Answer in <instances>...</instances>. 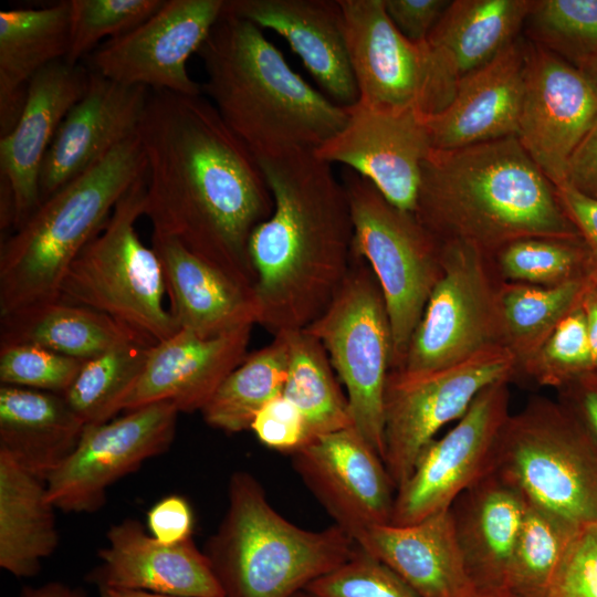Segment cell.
I'll return each mask as SVG.
<instances>
[{"instance_id": "6da1fadb", "label": "cell", "mask_w": 597, "mask_h": 597, "mask_svg": "<svg viewBox=\"0 0 597 597\" xmlns=\"http://www.w3.org/2000/svg\"><path fill=\"white\" fill-rule=\"evenodd\" d=\"M137 136L153 232L253 292L249 242L274 205L253 154L202 94L150 91Z\"/></svg>"}, {"instance_id": "7a4b0ae2", "label": "cell", "mask_w": 597, "mask_h": 597, "mask_svg": "<svg viewBox=\"0 0 597 597\" xmlns=\"http://www.w3.org/2000/svg\"><path fill=\"white\" fill-rule=\"evenodd\" d=\"M273 197L251 234L258 321L273 336L305 329L331 305L352 264L346 188L313 151L256 159Z\"/></svg>"}, {"instance_id": "3957f363", "label": "cell", "mask_w": 597, "mask_h": 597, "mask_svg": "<svg viewBox=\"0 0 597 597\" xmlns=\"http://www.w3.org/2000/svg\"><path fill=\"white\" fill-rule=\"evenodd\" d=\"M413 214L440 243L464 242L488 256L523 238L580 237L516 136L433 149Z\"/></svg>"}, {"instance_id": "277c9868", "label": "cell", "mask_w": 597, "mask_h": 597, "mask_svg": "<svg viewBox=\"0 0 597 597\" xmlns=\"http://www.w3.org/2000/svg\"><path fill=\"white\" fill-rule=\"evenodd\" d=\"M197 54L202 95L255 159L314 151L347 121L250 21L222 13Z\"/></svg>"}, {"instance_id": "5b68a950", "label": "cell", "mask_w": 597, "mask_h": 597, "mask_svg": "<svg viewBox=\"0 0 597 597\" xmlns=\"http://www.w3.org/2000/svg\"><path fill=\"white\" fill-rule=\"evenodd\" d=\"M144 176L146 160L135 135L41 201L1 242L0 316L59 300L72 261Z\"/></svg>"}, {"instance_id": "8992f818", "label": "cell", "mask_w": 597, "mask_h": 597, "mask_svg": "<svg viewBox=\"0 0 597 597\" xmlns=\"http://www.w3.org/2000/svg\"><path fill=\"white\" fill-rule=\"evenodd\" d=\"M228 494L227 512L203 549L226 597H294L357 547L336 524L310 531L284 519L248 472L231 475Z\"/></svg>"}, {"instance_id": "52a82bcc", "label": "cell", "mask_w": 597, "mask_h": 597, "mask_svg": "<svg viewBox=\"0 0 597 597\" xmlns=\"http://www.w3.org/2000/svg\"><path fill=\"white\" fill-rule=\"evenodd\" d=\"M145 191L146 176L124 193L104 228L72 261L59 300L104 313L157 343L179 328L164 305L160 261L135 228L144 216Z\"/></svg>"}, {"instance_id": "ba28073f", "label": "cell", "mask_w": 597, "mask_h": 597, "mask_svg": "<svg viewBox=\"0 0 597 597\" xmlns=\"http://www.w3.org/2000/svg\"><path fill=\"white\" fill-rule=\"evenodd\" d=\"M493 471L528 503L579 526L597 524V443L558 400L535 396L510 415Z\"/></svg>"}, {"instance_id": "9c48e42d", "label": "cell", "mask_w": 597, "mask_h": 597, "mask_svg": "<svg viewBox=\"0 0 597 597\" xmlns=\"http://www.w3.org/2000/svg\"><path fill=\"white\" fill-rule=\"evenodd\" d=\"M342 176L354 224L353 253L368 263L380 286L392 334L390 370L397 369L442 275L441 243L369 180L348 168Z\"/></svg>"}, {"instance_id": "30bf717a", "label": "cell", "mask_w": 597, "mask_h": 597, "mask_svg": "<svg viewBox=\"0 0 597 597\" xmlns=\"http://www.w3.org/2000/svg\"><path fill=\"white\" fill-rule=\"evenodd\" d=\"M305 329L321 341L346 389L353 427L383 459L392 334L380 286L363 258L353 253L337 295Z\"/></svg>"}, {"instance_id": "8fae6325", "label": "cell", "mask_w": 597, "mask_h": 597, "mask_svg": "<svg viewBox=\"0 0 597 597\" xmlns=\"http://www.w3.org/2000/svg\"><path fill=\"white\" fill-rule=\"evenodd\" d=\"M442 275L397 369L422 375L502 345L499 279L490 256L460 241L441 243Z\"/></svg>"}, {"instance_id": "7c38bea8", "label": "cell", "mask_w": 597, "mask_h": 597, "mask_svg": "<svg viewBox=\"0 0 597 597\" xmlns=\"http://www.w3.org/2000/svg\"><path fill=\"white\" fill-rule=\"evenodd\" d=\"M516 373V358L503 345L428 374L390 370L384 400L383 460L396 490L443 426L458 421L485 387L512 381Z\"/></svg>"}, {"instance_id": "4fadbf2b", "label": "cell", "mask_w": 597, "mask_h": 597, "mask_svg": "<svg viewBox=\"0 0 597 597\" xmlns=\"http://www.w3.org/2000/svg\"><path fill=\"white\" fill-rule=\"evenodd\" d=\"M510 384L485 387L457 423L423 449L396 490L391 524L417 523L450 509L463 491L493 471L499 438L511 415Z\"/></svg>"}, {"instance_id": "5bb4252c", "label": "cell", "mask_w": 597, "mask_h": 597, "mask_svg": "<svg viewBox=\"0 0 597 597\" xmlns=\"http://www.w3.org/2000/svg\"><path fill=\"white\" fill-rule=\"evenodd\" d=\"M178 413L172 404L161 401L85 426L73 452L45 480L52 504L65 513L100 510L113 483L170 448Z\"/></svg>"}, {"instance_id": "9a60e30c", "label": "cell", "mask_w": 597, "mask_h": 597, "mask_svg": "<svg viewBox=\"0 0 597 597\" xmlns=\"http://www.w3.org/2000/svg\"><path fill=\"white\" fill-rule=\"evenodd\" d=\"M224 0H165L132 31L106 40L88 56L87 67L115 82L182 95L202 94L187 61L222 14Z\"/></svg>"}, {"instance_id": "2e32d148", "label": "cell", "mask_w": 597, "mask_h": 597, "mask_svg": "<svg viewBox=\"0 0 597 597\" xmlns=\"http://www.w3.org/2000/svg\"><path fill=\"white\" fill-rule=\"evenodd\" d=\"M360 102L387 109L439 112L436 74L427 42L401 34L384 0H338Z\"/></svg>"}, {"instance_id": "e0dca14e", "label": "cell", "mask_w": 597, "mask_h": 597, "mask_svg": "<svg viewBox=\"0 0 597 597\" xmlns=\"http://www.w3.org/2000/svg\"><path fill=\"white\" fill-rule=\"evenodd\" d=\"M345 125L314 155L343 164L369 180L395 207L415 212L422 166L433 150L425 115L358 101L347 107Z\"/></svg>"}, {"instance_id": "ac0fdd59", "label": "cell", "mask_w": 597, "mask_h": 597, "mask_svg": "<svg viewBox=\"0 0 597 597\" xmlns=\"http://www.w3.org/2000/svg\"><path fill=\"white\" fill-rule=\"evenodd\" d=\"M596 122V86L576 65L531 44L516 138L555 187Z\"/></svg>"}, {"instance_id": "d6986e66", "label": "cell", "mask_w": 597, "mask_h": 597, "mask_svg": "<svg viewBox=\"0 0 597 597\" xmlns=\"http://www.w3.org/2000/svg\"><path fill=\"white\" fill-rule=\"evenodd\" d=\"M291 454L306 486L355 542L368 528L391 522L395 484L354 427L316 437Z\"/></svg>"}, {"instance_id": "ffe728a7", "label": "cell", "mask_w": 597, "mask_h": 597, "mask_svg": "<svg viewBox=\"0 0 597 597\" xmlns=\"http://www.w3.org/2000/svg\"><path fill=\"white\" fill-rule=\"evenodd\" d=\"M149 94L147 87L122 84L91 71L85 94L62 121L42 163L40 200L137 135Z\"/></svg>"}, {"instance_id": "44dd1931", "label": "cell", "mask_w": 597, "mask_h": 597, "mask_svg": "<svg viewBox=\"0 0 597 597\" xmlns=\"http://www.w3.org/2000/svg\"><path fill=\"white\" fill-rule=\"evenodd\" d=\"M91 71L82 63L57 60L30 82L25 103L13 129L0 138V178L10 186L13 231L40 205L39 178L59 126L85 94Z\"/></svg>"}, {"instance_id": "7402d4cb", "label": "cell", "mask_w": 597, "mask_h": 597, "mask_svg": "<svg viewBox=\"0 0 597 597\" xmlns=\"http://www.w3.org/2000/svg\"><path fill=\"white\" fill-rule=\"evenodd\" d=\"M101 564L88 574L98 588L144 590L176 597H226L211 564L192 538L159 542L126 519L107 531Z\"/></svg>"}, {"instance_id": "603a6c76", "label": "cell", "mask_w": 597, "mask_h": 597, "mask_svg": "<svg viewBox=\"0 0 597 597\" xmlns=\"http://www.w3.org/2000/svg\"><path fill=\"white\" fill-rule=\"evenodd\" d=\"M222 13L281 35L337 105L358 102L338 0H224Z\"/></svg>"}, {"instance_id": "cb8c5ba5", "label": "cell", "mask_w": 597, "mask_h": 597, "mask_svg": "<svg viewBox=\"0 0 597 597\" xmlns=\"http://www.w3.org/2000/svg\"><path fill=\"white\" fill-rule=\"evenodd\" d=\"M253 326L200 337L179 329L154 344L145 367L123 404L133 410L167 401L179 412L201 411L226 377L245 358Z\"/></svg>"}, {"instance_id": "d4e9b609", "label": "cell", "mask_w": 597, "mask_h": 597, "mask_svg": "<svg viewBox=\"0 0 597 597\" xmlns=\"http://www.w3.org/2000/svg\"><path fill=\"white\" fill-rule=\"evenodd\" d=\"M530 44L520 38L463 77L449 104L425 115L433 149L450 150L516 136Z\"/></svg>"}, {"instance_id": "484cf974", "label": "cell", "mask_w": 597, "mask_h": 597, "mask_svg": "<svg viewBox=\"0 0 597 597\" xmlns=\"http://www.w3.org/2000/svg\"><path fill=\"white\" fill-rule=\"evenodd\" d=\"M527 500L495 471L463 491L450 506L457 541L476 595L505 591Z\"/></svg>"}, {"instance_id": "4316f807", "label": "cell", "mask_w": 597, "mask_h": 597, "mask_svg": "<svg viewBox=\"0 0 597 597\" xmlns=\"http://www.w3.org/2000/svg\"><path fill=\"white\" fill-rule=\"evenodd\" d=\"M356 543L395 572L419 597H476L450 509L408 525H375Z\"/></svg>"}, {"instance_id": "83f0119b", "label": "cell", "mask_w": 597, "mask_h": 597, "mask_svg": "<svg viewBox=\"0 0 597 597\" xmlns=\"http://www.w3.org/2000/svg\"><path fill=\"white\" fill-rule=\"evenodd\" d=\"M151 248L160 261L169 311L179 329L212 337L256 324L253 292L171 237L153 232Z\"/></svg>"}, {"instance_id": "f1b7e54d", "label": "cell", "mask_w": 597, "mask_h": 597, "mask_svg": "<svg viewBox=\"0 0 597 597\" xmlns=\"http://www.w3.org/2000/svg\"><path fill=\"white\" fill-rule=\"evenodd\" d=\"M532 4L533 0L450 2L426 40L433 62L440 111L449 104L463 77L519 39Z\"/></svg>"}, {"instance_id": "f546056e", "label": "cell", "mask_w": 597, "mask_h": 597, "mask_svg": "<svg viewBox=\"0 0 597 597\" xmlns=\"http://www.w3.org/2000/svg\"><path fill=\"white\" fill-rule=\"evenodd\" d=\"M71 3L0 11V136L19 121L31 80L65 59L70 45Z\"/></svg>"}, {"instance_id": "4dcf8cb0", "label": "cell", "mask_w": 597, "mask_h": 597, "mask_svg": "<svg viewBox=\"0 0 597 597\" xmlns=\"http://www.w3.org/2000/svg\"><path fill=\"white\" fill-rule=\"evenodd\" d=\"M84 427L63 395L0 387V450L44 481L73 452Z\"/></svg>"}, {"instance_id": "1f68e13d", "label": "cell", "mask_w": 597, "mask_h": 597, "mask_svg": "<svg viewBox=\"0 0 597 597\" xmlns=\"http://www.w3.org/2000/svg\"><path fill=\"white\" fill-rule=\"evenodd\" d=\"M0 317V344L35 345L82 360L126 344H156L104 313L61 300Z\"/></svg>"}, {"instance_id": "d6a6232c", "label": "cell", "mask_w": 597, "mask_h": 597, "mask_svg": "<svg viewBox=\"0 0 597 597\" xmlns=\"http://www.w3.org/2000/svg\"><path fill=\"white\" fill-rule=\"evenodd\" d=\"M55 506L46 483L0 450V567L35 576L59 545Z\"/></svg>"}, {"instance_id": "836d02e7", "label": "cell", "mask_w": 597, "mask_h": 597, "mask_svg": "<svg viewBox=\"0 0 597 597\" xmlns=\"http://www.w3.org/2000/svg\"><path fill=\"white\" fill-rule=\"evenodd\" d=\"M290 352L285 333L248 354L221 383L201 410L207 425L227 433L249 430L256 413L282 395Z\"/></svg>"}, {"instance_id": "e575fe53", "label": "cell", "mask_w": 597, "mask_h": 597, "mask_svg": "<svg viewBox=\"0 0 597 597\" xmlns=\"http://www.w3.org/2000/svg\"><path fill=\"white\" fill-rule=\"evenodd\" d=\"M285 334L290 362L282 395L302 413L306 443L322 434L353 427L347 396L341 389L321 341L306 329Z\"/></svg>"}, {"instance_id": "d590c367", "label": "cell", "mask_w": 597, "mask_h": 597, "mask_svg": "<svg viewBox=\"0 0 597 597\" xmlns=\"http://www.w3.org/2000/svg\"><path fill=\"white\" fill-rule=\"evenodd\" d=\"M588 280L551 287L501 281L502 345L515 356L517 364L580 302Z\"/></svg>"}, {"instance_id": "8d00e7d4", "label": "cell", "mask_w": 597, "mask_h": 597, "mask_svg": "<svg viewBox=\"0 0 597 597\" xmlns=\"http://www.w3.org/2000/svg\"><path fill=\"white\" fill-rule=\"evenodd\" d=\"M153 345L126 344L84 360L63 397L85 426L107 422L123 410Z\"/></svg>"}, {"instance_id": "74e56055", "label": "cell", "mask_w": 597, "mask_h": 597, "mask_svg": "<svg viewBox=\"0 0 597 597\" xmlns=\"http://www.w3.org/2000/svg\"><path fill=\"white\" fill-rule=\"evenodd\" d=\"M582 526L527 502L505 593L546 597L553 576Z\"/></svg>"}, {"instance_id": "f35d334b", "label": "cell", "mask_w": 597, "mask_h": 597, "mask_svg": "<svg viewBox=\"0 0 597 597\" xmlns=\"http://www.w3.org/2000/svg\"><path fill=\"white\" fill-rule=\"evenodd\" d=\"M501 281L558 286L590 277L588 250L578 238H523L490 256Z\"/></svg>"}, {"instance_id": "ab89813d", "label": "cell", "mask_w": 597, "mask_h": 597, "mask_svg": "<svg viewBox=\"0 0 597 597\" xmlns=\"http://www.w3.org/2000/svg\"><path fill=\"white\" fill-rule=\"evenodd\" d=\"M524 27L534 44L574 65L597 55V0H533Z\"/></svg>"}, {"instance_id": "60d3db41", "label": "cell", "mask_w": 597, "mask_h": 597, "mask_svg": "<svg viewBox=\"0 0 597 597\" xmlns=\"http://www.w3.org/2000/svg\"><path fill=\"white\" fill-rule=\"evenodd\" d=\"M582 300V298H580ZM594 370L586 316L580 302L517 364V376L559 389Z\"/></svg>"}, {"instance_id": "b9f144b4", "label": "cell", "mask_w": 597, "mask_h": 597, "mask_svg": "<svg viewBox=\"0 0 597 597\" xmlns=\"http://www.w3.org/2000/svg\"><path fill=\"white\" fill-rule=\"evenodd\" d=\"M165 0H70V45L65 61L78 64L103 39L121 36L151 17Z\"/></svg>"}, {"instance_id": "7bdbcfd3", "label": "cell", "mask_w": 597, "mask_h": 597, "mask_svg": "<svg viewBox=\"0 0 597 597\" xmlns=\"http://www.w3.org/2000/svg\"><path fill=\"white\" fill-rule=\"evenodd\" d=\"M303 591L308 597H419L387 565L358 545L346 562Z\"/></svg>"}, {"instance_id": "ee69618b", "label": "cell", "mask_w": 597, "mask_h": 597, "mask_svg": "<svg viewBox=\"0 0 597 597\" xmlns=\"http://www.w3.org/2000/svg\"><path fill=\"white\" fill-rule=\"evenodd\" d=\"M84 360L29 344H0L1 385L63 395Z\"/></svg>"}, {"instance_id": "f6af8a7d", "label": "cell", "mask_w": 597, "mask_h": 597, "mask_svg": "<svg viewBox=\"0 0 597 597\" xmlns=\"http://www.w3.org/2000/svg\"><path fill=\"white\" fill-rule=\"evenodd\" d=\"M546 597H597V524L580 527L553 576Z\"/></svg>"}, {"instance_id": "bcb514c9", "label": "cell", "mask_w": 597, "mask_h": 597, "mask_svg": "<svg viewBox=\"0 0 597 597\" xmlns=\"http://www.w3.org/2000/svg\"><path fill=\"white\" fill-rule=\"evenodd\" d=\"M250 430L266 447L294 452L306 443V426L296 406L283 395L270 400L254 417Z\"/></svg>"}, {"instance_id": "7dc6e473", "label": "cell", "mask_w": 597, "mask_h": 597, "mask_svg": "<svg viewBox=\"0 0 597 597\" xmlns=\"http://www.w3.org/2000/svg\"><path fill=\"white\" fill-rule=\"evenodd\" d=\"M449 0H384L390 21L397 30L413 42H425L441 15Z\"/></svg>"}, {"instance_id": "c3c4849f", "label": "cell", "mask_w": 597, "mask_h": 597, "mask_svg": "<svg viewBox=\"0 0 597 597\" xmlns=\"http://www.w3.org/2000/svg\"><path fill=\"white\" fill-rule=\"evenodd\" d=\"M147 528L153 537L166 544L192 538L193 513L190 504L180 495L165 496L148 511Z\"/></svg>"}, {"instance_id": "681fc988", "label": "cell", "mask_w": 597, "mask_h": 597, "mask_svg": "<svg viewBox=\"0 0 597 597\" xmlns=\"http://www.w3.org/2000/svg\"><path fill=\"white\" fill-rule=\"evenodd\" d=\"M558 200L577 229L589 254L590 277L597 283V199L567 184L556 187Z\"/></svg>"}, {"instance_id": "f907efd6", "label": "cell", "mask_w": 597, "mask_h": 597, "mask_svg": "<svg viewBox=\"0 0 597 597\" xmlns=\"http://www.w3.org/2000/svg\"><path fill=\"white\" fill-rule=\"evenodd\" d=\"M557 391V400L597 443V371L585 374Z\"/></svg>"}, {"instance_id": "816d5d0a", "label": "cell", "mask_w": 597, "mask_h": 597, "mask_svg": "<svg viewBox=\"0 0 597 597\" xmlns=\"http://www.w3.org/2000/svg\"><path fill=\"white\" fill-rule=\"evenodd\" d=\"M565 184L597 199V122L570 158Z\"/></svg>"}, {"instance_id": "f5cc1de1", "label": "cell", "mask_w": 597, "mask_h": 597, "mask_svg": "<svg viewBox=\"0 0 597 597\" xmlns=\"http://www.w3.org/2000/svg\"><path fill=\"white\" fill-rule=\"evenodd\" d=\"M580 305L586 316L593 367L597 371V283L588 280Z\"/></svg>"}, {"instance_id": "db71d44e", "label": "cell", "mask_w": 597, "mask_h": 597, "mask_svg": "<svg viewBox=\"0 0 597 597\" xmlns=\"http://www.w3.org/2000/svg\"><path fill=\"white\" fill-rule=\"evenodd\" d=\"M20 597H90L81 588L67 585L62 582H48L39 587L25 586Z\"/></svg>"}, {"instance_id": "11a10c76", "label": "cell", "mask_w": 597, "mask_h": 597, "mask_svg": "<svg viewBox=\"0 0 597 597\" xmlns=\"http://www.w3.org/2000/svg\"><path fill=\"white\" fill-rule=\"evenodd\" d=\"M106 590L112 595V597H176V596L148 593L144 590H130V589H106Z\"/></svg>"}, {"instance_id": "9f6ffc18", "label": "cell", "mask_w": 597, "mask_h": 597, "mask_svg": "<svg viewBox=\"0 0 597 597\" xmlns=\"http://www.w3.org/2000/svg\"><path fill=\"white\" fill-rule=\"evenodd\" d=\"M597 88V55L576 65Z\"/></svg>"}, {"instance_id": "6f0895ef", "label": "cell", "mask_w": 597, "mask_h": 597, "mask_svg": "<svg viewBox=\"0 0 597 597\" xmlns=\"http://www.w3.org/2000/svg\"><path fill=\"white\" fill-rule=\"evenodd\" d=\"M476 597H513V596L503 591V593L493 594V595H476Z\"/></svg>"}, {"instance_id": "680465c9", "label": "cell", "mask_w": 597, "mask_h": 597, "mask_svg": "<svg viewBox=\"0 0 597 597\" xmlns=\"http://www.w3.org/2000/svg\"><path fill=\"white\" fill-rule=\"evenodd\" d=\"M100 597H112V595L104 588H100Z\"/></svg>"}, {"instance_id": "91938a15", "label": "cell", "mask_w": 597, "mask_h": 597, "mask_svg": "<svg viewBox=\"0 0 597 597\" xmlns=\"http://www.w3.org/2000/svg\"><path fill=\"white\" fill-rule=\"evenodd\" d=\"M294 597H308V596L304 591H301Z\"/></svg>"}]
</instances>
